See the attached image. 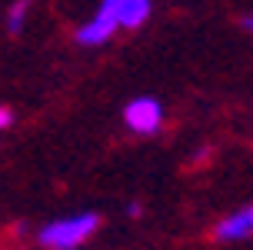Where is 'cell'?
<instances>
[{"label":"cell","mask_w":253,"mask_h":250,"mask_svg":"<svg viewBox=\"0 0 253 250\" xmlns=\"http://www.w3.org/2000/svg\"><path fill=\"white\" fill-rule=\"evenodd\" d=\"M100 227V217L97 213H74V217H60V220H50L37 230L40 247L47 250H77L80 244H87L93 237V230Z\"/></svg>","instance_id":"6da1fadb"},{"label":"cell","mask_w":253,"mask_h":250,"mask_svg":"<svg viewBox=\"0 0 253 250\" xmlns=\"http://www.w3.org/2000/svg\"><path fill=\"white\" fill-rule=\"evenodd\" d=\"M124 120L133 134L150 137V134H157L164 127V107H160V100H153V97H137L124 107Z\"/></svg>","instance_id":"7a4b0ae2"},{"label":"cell","mask_w":253,"mask_h":250,"mask_svg":"<svg viewBox=\"0 0 253 250\" xmlns=\"http://www.w3.org/2000/svg\"><path fill=\"white\" fill-rule=\"evenodd\" d=\"M117 30H120V24L114 20V13H110V10H107V7L100 3V10L93 13L87 24L77 27L74 40L80 44V47H100V44H107V40L114 37Z\"/></svg>","instance_id":"3957f363"},{"label":"cell","mask_w":253,"mask_h":250,"mask_svg":"<svg viewBox=\"0 0 253 250\" xmlns=\"http://www.w3.org/2000/svg\"><path fill=\"white\" fill-rule=\"evenodd\" d=\"M103 7L114 13V20L126 30H137V27L147 24L150 17V3L147 0H103Z\"/></svg>","instance_id":"277c9868"},{"label":"cell","mask_w":253,"mask_h":250,"mask_svg":"<svg viewBox=\"0 0 253 250\" xmlns=\"http://www.w3.org/2000/svg\"><path fill=\"white\" fill-rule=\"evenodd\" d=\"M247 237H253V203L216 224V240H247Z\"/></svg>","instance_id":"5b68a950"},{"label":"cell","mask_w":253,"mask_h":250,"mask_svg":"<svg viewBox=\"0 0 253 250\" xmlns=\"http://www.w3.org/2000/svg\"><path fill=\"white\" fill-rule=\"evenodd\" d=\"M24 20H27V3H13L7 10V30L10 34H20L24 30Z\"/></svg>","instance_id":"8992f818"},{"label":"cell","mask_w":253,"mask_h":250,"mask_svg":"<svg viewBox=\"0 0 253 250\" xmlns=\"http://www.w3.org/2000/svg\"><path fill=\"white\" fill-rule=\"evenodd\" d=\"M10 124H13V113H10V107H3V103H0V130H7Z\"/></svg>","instance_id":"52a82bcc"},{"label":"cell","mask_w":253,"mask_h":250,"mask_svg":"<svg viewBox=\"0 0 253 250\" xmlns=\"http://www.w3.org/2000/svg\"><path fill=\"white\" fill-rule=\"evenodd\" d=\"M126 213H130V217H140V213H143V207H140V203H130V207H126Z\"/></svg>","instance_id":"ba28073f"},{"label":"cell","mask_w":253,"mask_h":250,"mask_svg":"<svg viewBox=\"0 0 253 250\" xmlns=\"http://www.w3.org/2000/svg\"><path fill=\"white\" fill-rule=\"evenodd\" d=\"M243 27H247V30H253V17H247V20H243Z\"/></svg>","instance_id":"9c48e42d"}]
</instances>
